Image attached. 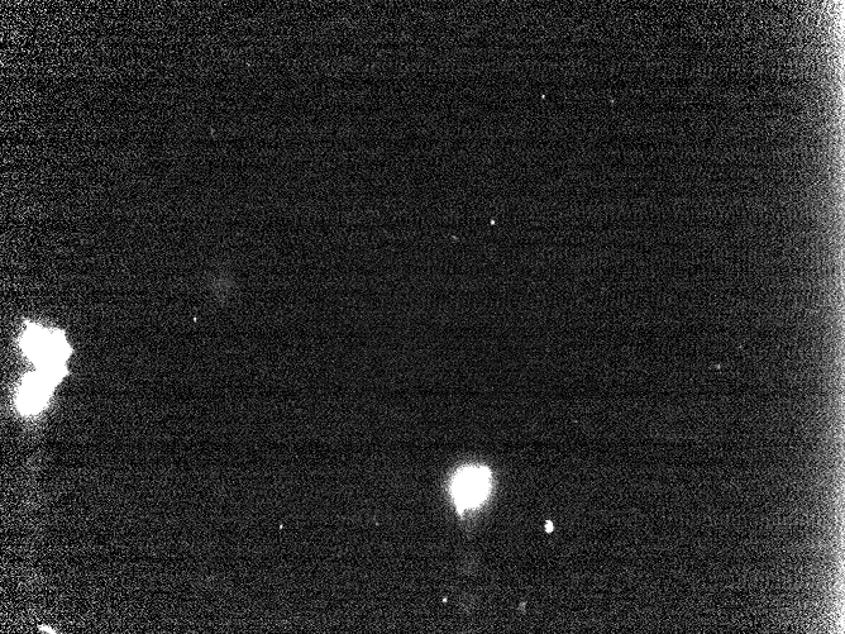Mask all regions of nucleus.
<instances>
[{
	"mask_svg": "<svg viewBox=\"0 0 845 634\" xmlns=\"http://www.w3.org/2000/svg\"><path fill=\"white\" fill-rule=\"evenodd\" d=\"M22 349L37 366V371L57 384L66 375L65 361L71 350L61 331L30 324L22 337Z\"/></svg>",
	"mask_w": 845,
	"mask_h": 634,
	"instance_id": "1",
	"label": "nucleus"
},
{
	"mask_svg": "<svg viewBox=\"0 0 845 634\" xmlns=\"http://www.w3.org/2000/svg\"><path fill=\"white\" fill-rule=\"evenodd\" d=\"M491 488L489 469L482 466H466L458 470L451 481L452 498L458 512L475 508L488 497Z\"/></svg>",
	"mask_w": 845,
	"mask_h": 634,
	"instance_id": "2",
	"label": "nucleus"
},
{
	"mask_svg": "<svg viewBox=\"0 0 845 634\" xmlns=\"http://www.w3.org/2000/svg\"><path fill=\"white\" fill-rule=\"evenodd\" d=\"M56 385V381L40 373V371L28 376L23 383L21 393H19V409L26 414H35L41 411Z\"/></svg>",
	"mask_w": 845,
	"mask_h": 634,
	"instance_id": "3",
	"label": "nucleus"
},
{
	"mask_svg": "<svg viewBox=\"0 0 845 634\" xmlns=\"http://www.w3.org/2000/svg\"><path fill=\"white\" fill-rule=\"evenodd\" d=\"M547 528H548V532H551V531H552V529H553L552 524H551V523H548V524H547Z\"/></svg>",
	"mask_w": 845,
	"mask_h": 634,
	"instance_id": "4",
	"label": "nucleus"
}]
</instances>
